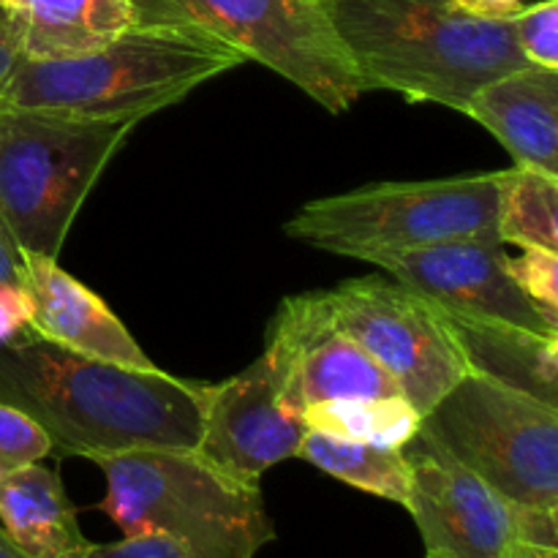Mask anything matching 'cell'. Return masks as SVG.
<instances>
[{"instance_id": "obj_17", "label": "cell", "mask_w": 558, "mask_h": 558, "mask_svg": "<svg viewBox=\"0 0 558 558\" xmlns=\"http://www.w3.org/2000/svg\"><path fill=\"white\" fill-rule=\"evenodd\" d=\"M0 529L25 558H87L93 550L63 480L41 463L0 480Z\"/></svg>"}, {"instance_id": "obj_8", "label": "cell", "mask_w": 558, "mask_h": 558, "mask_svg": "<svg viewBox=\"0 0 558 558\" xmlns=\"http://www.w3.org/2000/svg\"><path fill=\"white\" fill-rule=\"evenodd\" d=\"M420 428L515 507L558 510V409L466 374Z\"/></svg>"}, {"instance_id": "obj_26", "label": "cell", "mask_w": 558, "mask_h": 558, "mask_svg": "<svg viewBox=\"0 0 558 558\" xmlns=\"http://www.w3.org/2000/svg\"><path fill=\"white\" fill-rule=\"evenodd\" d=\"M87 558H189L180 545L172 539L161 537V534H134V537H123L120 543L93 545Z\"/></svg>"}, {"instance_id": "obj_1", "label": "cell", "mask_w": 558, "mask_h": 558, "mask_svg": "<svg viewBox=\"0 0 558 558\" xmlns=\"http://www.w3.org/2000/svg\"><path fill=\"white\" fill-rule=\"evenodd\" d=\"M210 390L38 336L0 347V403L44 430L49 456L98 461L136 450H196Z\"/></svg>"}, {"instance_id": "obj_6", "label": "cell", "mask_w": 558, "mask_h": 558, "mask_svg": "<svg viewBox=\"0 0 558 558\" xmlns=\"http://www.w3.org/2000/svg\"><path fill=\"white\" fill-rule=\"evenodd\" d=\"M499 191L501 172L376 183L305 202L283 232L327 254L363 262L447 240H499Z\"/></svg>"}, {"instance_id": "obj_22", "label": "cell", "mask_w": 558, "mask_h": 558, "mask_svg": "<svg viewBox=\"0 0 558 558\" xmlns=\"http://www.w3.org/2000/svg\"><path fill=\"white\" fill-rule=\"evenodd\" d=\"M507 267L523 298L558 330V254L543 248H521V256H510Z\"/></svg>"}, {"instance_id": "obj_4", "label": "cell", "mask_w": 558, "mask_h": 558, "mask_svg": "<svg viewBox=\"0 0 558 558\" xmlns=\"http://www.w3.org/2000/svg\"><path fill=\"white\" fill-rule=\"evenodd\" d=\"M98 505L123 537L161 534L189 558H256L276 539L259 485L218 472L196 450H136L98 458Z\"/></svg>"}, {"instance_id": "obj_21", "label": "cell", "mask_w": 558, "mask_h": 558, "mask_svg": "<svg viewBox=\"0 0 558 558\" xmlns=\"http://www.w3.org/2000/svg\"><path fill=\"white\" fill-rule=\"evenodd\" d=\"M499 240L558 254V178L532 167L501 172Z\"/></svg>"}, {"instance_id": "obj_32", "label": "cell", "mask_w": 558, "mask_h": 558, "mask_svg": "<svg viewBox=\"0 0 558 558\" xmlns=\"http://www.w3.org/2000/svg\"><path fill=\"white\" fill-rule=\"evenodd\" d=\"M311 3H322V0H311Z\"/></svg>"}, {"instance_id": "obj_2", "label": "cell", "mask_w": 558, "mask_h": 558, "mask_svg": "<svg viewBox=\"0 0 558 558\" xmlns=\"http://www.w3.org/2000/svg\"><path fill=\"white\" fill-rule=\"evenodd\" d=\"M338 41L368 90L463 112L488 82L523 69L512 20L452 0H322Z\"/></svg>"}, {"instance_id": "obj_31", "label": "cell", "mask_w": 558, "mask_h": 558, "mask_svg": "<svg viewBox=\"0 0 558 558\" xmlns=\"http://www.w3.org/2000/svg\"><path fill=\"white\" fill-rule=\"evenodd\" d=\"M0 558H25L14 548V545H11V539L5 537L3 529H0Z\"/></svg>"}, {"instance_id": "obj_15", "label": "cell", "mask_w": 558, "mask_h": 558, "mask_svg": "<svg viewBox=\"0 0 558 558\" xmlns=\"http://www.w3.org/2000/svg\"><path fill=\"white\" fill-rule=\"evenodd\" d=\"M463 114L490 131L518 167L558 178V69L523 65L488 82Z\"/></svg>"}, {"instance_id": "obj_5", "label": "cell", "mask_w": 558, "mask_h": 558, "mask_svg": "<svg viewBox=\"0 0 558 558\" xmlns=\"http://www.w3.org/2000/svg\"><path fill=\"white\" fill-rule=\"evenodd\" d=\"M134 125L0 107V227L22 254L58 259L76 213Z\"/></svg>"}, {"instance_id": "obj_19", "label": "cell", "mask_w": 558, "mask_h": 558, "mask_svg": "<svg viewBox=\"0 0 558 558\" xmlns=\"http://www.w3.org/2000/svg\"><path fill=\"white\" fill-rule=\"evenodd\" d=\"M298 458L352 488L396 501L401 507L407 505L409 463L401 450H387V447L336 439V436L319 434V430H308Z\"/></svg>"}, {"instance_id": "obj_3", "label": "cell", "mask_w": 558, "mask_h": 558, "mask_svg": "<svg viewBox=\"0 0 558 558\" xmlns=\"http://www.w3.org/2000/svg\"><path fill=\"white\" fill-rule=\"evenodd\" d=\"M243 63L240 49L199 27L134 25L82 58L22 60L0 107L142 123Z\"/></svg>"}, {"instance_id": "obj_9", "label": "cell", "mask_w": 558, "mask_h": 558, "mask_svg": "<svg viewBox=\"0 0 558 558\" xmlns=\"http://www.w3.org/2000/svg\"><path fill=\"white\" fill-rule=\"evenodd\" d=\"M330 303L338 327L392 376L423 417L466 376L434 305L403 283L352 278L330 289Z\"/></svg>"}, {"instance_id": "obj_20", "label": "cell", "mask_w": 558, "mask_h": 558, "mask_svg": "<svg viewBox=\"0 0 558 558\" xmlns=\"http://www.w3.org/2000/svg\"><path fill=\"white\" fill-rule=\"evenodd\" d=\"M305 428L347 441L401 450L420 430L423 414L403 396L349 398V401L314 403L303 412Z\"/></svg>"}, {"instance_id": "obj_30", "label": "cell", "mask_w": 558, "mask_h": 558, "mask_svg": "<svg viewBox=\"0 0 558 558\" xmlns=\"http://www.w3.org/2000/svg\"><path fill=\"white\" fill-rule=\"evenodd\" d=\"M501 558H558V548H543L532 543H512Z\"/></svg>"}, {"instance_id": "obj_25", "label": "cell", "mask_w": 558, "mask_h": 558, "mask_svg": "<svg viewBox=\"0 0 558 558\" xmlns=\"http://www.w3.org/2000/svg\"><path fill=\"white\" fill-rule=\"evenodd\" d=\"M33 308L22 283H0V347L33 338Z\"/></svg>"}, {"instance_id": "obj_16", "label": "cell", "mask_w": 558, "mask_h": 558, "mask_svg": "<svg viewBox=\"0 0 558 558\" xmlns=\"http://www.w3.org/2000/svg\"><path fill=\"white\" fill-rule=\"evenodd\" d=\"M434 305V303H430ZM466 374L499 381L558 409V338L434 305Z\"/></svg>"}, {"instance_id": "obj_27", "label": "cell", "mask_w": 558, "mask_h": 558, "mask_svg": "<svg viewBox=\"0 0 558 558\" xmlns=\"http://www.w3.org/2000/svg\"><path fill=\"white\" fill-rule=\"evenodd\" d=\"M20 63H22L20 27H16L14 16L5 11V5L0 3V93H3V87L9 85L11 74H14Z\"/></svg>"}, {"instance_id": "obj_29", "label": "cell", "mask_w": 558, "mask_h": 558, "mask_svg": "<svg viewBox=\"0 0 558 558\" xmlns=\"http://www.w3.org/2000/svg\"><path fill=\"white\" fill-rule=\"evenodd\" d=\"M463 11H472L477 16H490V20H510L515 16L529 0H452Z\"/></svg>"}, {"instance_id": "obj_18", "label": "cell", "mask_w": 558, "mask_h": 558, "mask_svg": "<svg viewBox=\"0 0 558 558\" xmlns=\"http://www.w3.org/2000/svg\"><path fill=\"white\" fill-rule=\"evenodd\" d=\"M20 27L22 60H71L136 25L131 0H0Z\"/></svg>"}, {"instance_id": "obj_10", "label": "cell", "mask_w": 558, "mask_h": 558, "mask_svg": "<svg viewBox=\"0 0 558 558\" xmlns=\"http://www.w3.org/2000/svg\"><path fill=\"white\" fill-rule=\"evenodd\" d=\"M278 398L300 414L314 403L401 396L392 376L338 327L330 292H305L278 305L267 347Z\"/></svg>"}, {"instance_id": "obj_24", "label": "cell", "mask_w": 558, "mask_h": 558, "mask_svg": "<svg viewBox=\"0 0 558 558\" xmlns=\"http://www.w3.org/2000/svg\"><path fill=\"white\" fill-rule=\"evenodd\" d=\"M47 456L49 439L44 430L31 417L0 403V480Z\"/></svg>"}, {"instance_id": "obj_23", "label": "cell", "mask_w": 558, "mask_h": 558, "mask_svg": "<svg viewBox=\"0 0 558 558\" xmlns=\"http://www.w3.org/2000/svg\"><path fill=\"white\" fill-rule=\"evenodd\" d=\"M510 20L523 58L532 65L558 69V0L523 5Z\"/></svg>"}, {"instance_id": "obj_12", "label": "cell", "mask_w": 558, "mask_h": 558, "mask_svg": "<svg viewBox=\"0 0 558 558\" xmlns=\"http://www.w3.org/2000/svg\"><path fill=\"white\" fill-rule=\"evenodd\" d=\"M507 259L510 256L501 240H447L423 248L385 251L368 262L428 303L452 314L507 322L558 338V330L539 316L512 281Z\"/></svg>"}, {"instance_id": "obj_11", "label": "cell", "mask_w": 558, "mask_h": 558, "mask_svg": "<svg viewBox=\"0 0 558 558\" xmlns=\"http://www.w3.org/2000/svg\"><path fill=\"white\" fill-rule=\"evenodd\" d=\"M401 452L409 463L403 507L417 523L425 558H501L518 543V507L423 428Z\"/></svg>"}, {"instance_id": "obj_14", "label": "cell", "mask_w": 558, "mask_h": 558, "mask_svg": "<svg viewBox=\"0 0 558 558\" xmlns=\"http://www.w3.org/2000/svg\"><path fill=\"white\" fill-rule=\"evenodd\" d=\"M25 292L38 338L125 368H158L107 303L69 276L58 259L25 254Z\"/></svg>"}, {"instance_id": "obj_7", "label": "cell", "mask_w": 558, "mask_h": 558, "mask_svg": "<svg viewBox=\"0 0 558 558\" xmlns=\"http://www.w3.org/2000/svg\"><path fill=\"white\" fill-rule=\"evenodd\" d=\"M136 25H189L232 44L341 114L365 93L330 20L311 0H131Z\"/></svg>"}, {"instance_id": "obj_28", "label": "cell", "mask_w": 558, "mask_h": 558, "mask_svg": "<svg viewBox=\"0 0 558 558\" xmlns=\"http://www.w3.org/2000/svg\"><path fill=\"white\" fill-rule=\"evenodd\" d=\"M0 283H22L25 287V254L3 232V227H0Z\"/></svg>"}, {"instance_id": "obj_13", "label": "cell", "mask_w": 558, "mask_h": 558, "mask_svg": "<svg viewBox=\"0 0 558 558\" xmlns=\"http://www.w3.org/2000/svg\"><path fill=\"white\" fill-rule=\"evenodd\" d=\"M305 434V420L283 407L270 363L259 354L238 376L213 385L196 452L218 472L259 485L267 469L298 458Z\"/></svg>"}]
</instances>
